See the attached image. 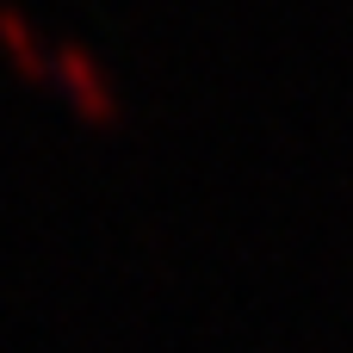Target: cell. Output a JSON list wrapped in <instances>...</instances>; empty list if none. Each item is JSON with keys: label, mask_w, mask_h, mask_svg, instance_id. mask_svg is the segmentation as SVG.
<instances>
[{"label": "cell", "mask_w": 353, "mask_h": 353, "mask_svg": "<svg viewBox=\"0 0 353 353\" xmlns=\"http://www.w3.org/2000/svg\"><path fill=\"white\" fill-rule=\"evenodd\" d=\"M0 37H6V43H12V50L25 56L31 68H43V56H37V43H31V31H25V19H19L12 6H0Z\"/></svg>", "instance_id": "obj_1"}, {"label": "cell", "mask_w": 353, "mask_h": 353, "mask_svg": "<svg viewBox=\"0 0 353 353\" xmlns=\"http://www.w3.org/2000/svg\"><path fill=\"white\" fill-rule=\"evenodd\" d=\"M56 62H62V74L74 81V93H81L87 105H99V87H93V74H87V62H81V50H62Z\"/></svg>", "instance_id": "obj_2"}]
</instances>
